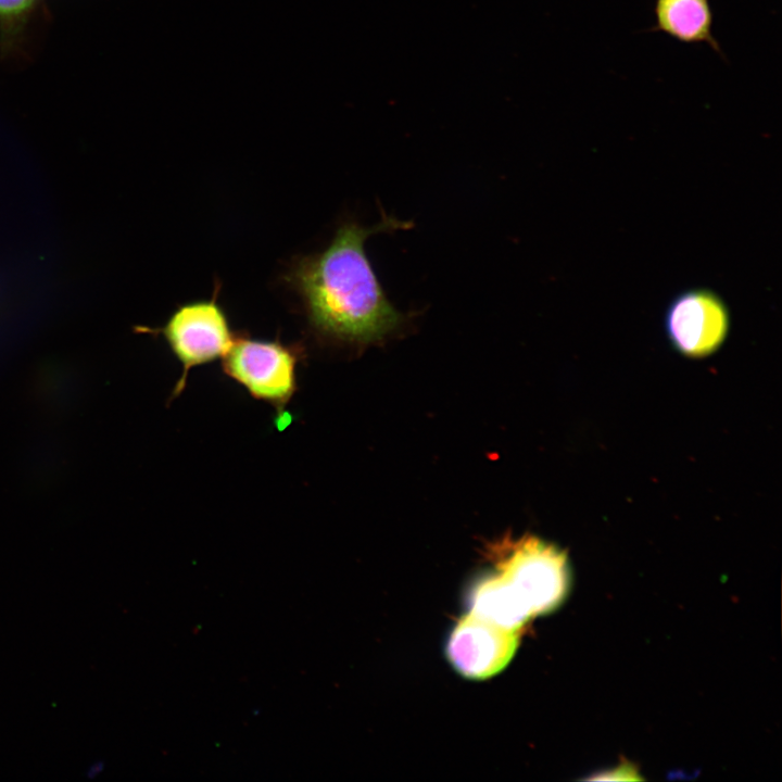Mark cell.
Listing matches in <instances>:
<instances>
[{
    "label": "cell",
    "mask_w": 782,
    "mask_h": 782,
    "mask_svg": "<svg viewBox=\"0 0 782 782\" xmlns=\"http://www.w3.org/2000/svg\"><path fill=\"white\" fill-rule=\"evenodd\" d=\"M518 642L519 631L503 628L469 613L453 629L446 654L453 667L464 677L484 679L507 665Z\"/></svg>",
    "instance_id": "6"
},
{
    "label": "cell",
    "mask_w": 782,
    "mask_h": 782,
    "mask_svg": "<svg viewBox=\"0 0 782 782\" xmlns=\"http://www.w3.org/2000/svg\"><path fill=\"white\" fill-rule=\"evenodd\" d=\"M402 227L407 223L389 216L371 227L346 222L326 249L292 260L282 279L299 295L316 337L368 343L403 324L405 316L387 298L365 252L369 236Z\"/></svg>",
    "instance_id": "1"
},
{
    "label": "cell",
    "mask_w": 782,
    "mask_h": 782,
    "mask_svg": "<svg viewBox=\"0 0 782 782\" xmlns=\"http://www.w3.org/2000/svg\"><path fill=\"white\" fill-rule=\"evenodd\" d=\"M655 18L659 30L682 42L716 47L709 0H655Z\"/></svg>",
    "instance_id": "8"
},
{
    "label": "cell",
    "mask_w": 782,
    "mask_h": 782,
    "mask_svg": "<svg viewBox=\"0 0 782 782\" xmlns=\"http://www.w3.org/2000/svg\"><path fill=\"white\" fill-rule=\"evenodd\" d=\"M469 608L474 615L506 629L517 630L531 615L500 575H490L479 580L469 594Z\"/></svg>",
    "instance_id": "7"
},
{
    "label": "cell",
    "mask_w": 782,
    "mask_h": 782,
    "mask_svg": "<svg viewBox=\"0 0 782 782\" xmlns=\"http://www.w3.org/2000/svg\"><path fill=\"white\" fill-rule=\"evenodd\" d=\"M219 289L218 283L210 299L178 305L162 327L140 328L147 333L162 336L181 365V375L168 402L184 392L191 369L223 357L235 340L236 332L218 302Z\"/></svg>",
    "instance_id": "3"
},
{
    "label": "cell",
    "mask_w": 782,
    "mask_h": 782,
    "mask_svg": "<svg viewBox=\"0 0 782 782\" xmlns=\"http://www.w3.org/2000/svg\"><path fill=\"white\" fill-rule=\"evenodd\" d=\"M496 569L531 617L556 608L568 591L566 553L539 538L528 537L514 543L500 558Z\"/></svg>",
    "instance_id": "4"
},
{
    "label": "cell",
    "mask_w": 782,
    "mask_h": 782,
    "mask_svg": "<svg viewBox=\"0 0 782 782\" xmlns=\"http://www.w3.org/2000/svg\"><path fill=\"white\" fill-rule=\"evenodd\" d=\"M303 356L304 348L298 343L253 339L238 332L222 357V368L253 399L269 404L283 418L298 390L297 368Z\"/></svg>",
    "instance_id": "2"
},
{
    "label": "cell",
    "mask_w": 782,
    "mask_h": 782,
    "mask_svg": "<svg viewBox=\"0 0 782 782\" xmlns=\"http://www.w3.org/2000/svg\"><path fill=\"white\" fill-rule=\"evenodd\" d=\"M104 767L105 764L102 760L92 762L86 771V777L88 779H96L104 770Z\"/></svg>",
    "instance_id": "10"
},
{
    "label": "cell",
    "mask_w": 782,
    "mask_h": 782,
    "mask_svg": "<svg viewBox=\"0 0 782 782\" xmlns=\"http://www.w3.org/2000/svg\"><path fill=\"white\" fill-rule=\"evenodd\" d=\"M671 345L682 355L703 358L715 353L729 333L730 316L721 298L706 289L676 297L665 316Z\"/></svg>",
    "instance_id": "5"
},
{
    "label": "cell",
    "mask_w": 782,
    "mask_h": 782,
    "mask_svg": "<svg viewBox=\"0 0 782 782\" xmlns=\"http://www.w3.org/2000/svg\"><path fill=\"white\" fill-rule=\"evenodd\" d=\"M46 0H0V58L25 59L31 28L45 9Z\"/></svg>",
    "instance_id": "9"
}]
</instances>
